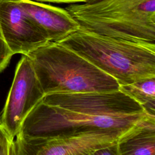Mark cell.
I'll return each mask as SVG.
<instances>
[{
  "label": "cell",
  "mask_w": 155,
  "mask_h": 155,
  "mask_svg": "<svg viewBox=\"0 0 155 155\" xmlns=\"http://www.w3.org/2000/svg\"><path fill=\"white\" fill-rule=\"evenodd\" d=\"M155 116L120 89L45 95L15 137L45 138L104 130L130 131Z\"/></svg>",
  "instance_id": "cell-1"
},
{
  "label": "cell",
  "mask_w": 155,
  "mask_h": 155,
  "mask_svg": "<svg viewBox=\"0 0 155 155\" xmlns=\"http://www.w3.org/2000/svg\"><path fill=\"white\" fill-rule=\"evenodd\" d=\"M57 42L89 61L120 85L155 78V43L114 38L81 28Z\"/></svg>",
  "instance_id": "cell-2"
},
{
  "label": "cell",
  "mask_w": 155,
  "mask_h": 155,
  "mask_svg": "<svg viewBox=\"0 0 155 155\" xmlns=\"http://www.w3.org/2000/svg\"><path fill=\"white\" fill-rule=\"evenodd\" d=\"M27 56L45 95L119 89L114 78L58 42H49Z\"/></svg>",
  "instance_id": "cell-3"
},
{
  "label": "cell",
  "mask_w": 155,
  "mask_h": 155,
  "mask_svg": "<svg viewBox=\"0 0 155 155\" xmlns=\"http://www.w3.org/2000/svg\"><path fill=\"white\" fill-rule=\"evenodd\" d=\"M65 9L84 30L155 43V0H90L71 4Z\"/></svg>",
  "instance_id": "cell-4"
},
{
  "label": "cell",
  "mask_w": 155,
  "mask_h": 155,
  "mask_svg": "<svg viewBox=\"0 0 155 155\" xmlns=\"http://www.w3.org/2000/svg\"><path fill=\"white\" fill-rule=\"evenodd\" d=\"M139 128L130 131L104 130L45 138L15 137L13 155H94Z\"/></svg>",
  "instance_id": "cell-5"
},
{
  "label": "cell",
  "mask_w": 155,
  "mask_h": 155,
  "mask_svg": "<svg viewBox=\"0 0 155 155\" xmlns=\"http://www.w3.org/2000/svg\"><path fill=\"white\" fill-rule=\"evenodd\" d=\"M45 95L29 58L22 55L0 114V123L13 140L27 115Z\"/></svg>",
  "instance_id": "cell-6"
},
{
  "label": "cell",
  "mask_w": 155,
  "mask_h": 155,
  "mask_svg": "<svg viewBox=\"0 0 155 155\" xmlns=\"http://www.w3.org/2000/svg\"><path fill=\"white\" fill-rule=\"evenodd\" d=\"M0 27L13 55L27 56L50 42L18 0H0Z\"/></svg>",
  "instance_id": "cell-7"
},
{
  "label": "cell",
  "mask_w": 155,
  "mask_h": 155,
  "mask_svg": "<svg viewBox=\"0 0 155 155\" xmlns=\"http://www.w3.org/2000/svg\"><path fill=\"white\" fill-rule=\"evenodd\" d=\"M50 42H57L79 28V25L65 9L33 0H18Z\"/></svg>",
  "instance_id": "cell-8"
},
{
  "label": "cell",
  "mask_w": 155,
  "mask_h": 155,
  "mask_svg": "<svg viewBox=\"0 0 155 155\" xmlns=\"http://www.w3.org/2000/svg\"><path fill=\"white\" fill-rule=\"evenodd\" d=\"M119 155L155 154V117L118 143Z\"/></svg>",
  "instance_id": "cell-9"
},
{
  "label": "cell",
  "mask_w": 155,
  "mask_h": 155,
  "mask_svg": "<svg viewBox=\"0 0 155 155\" xmlns=\"http://www.w3.org/2000/svg\"><path fill=\"white\" fill-rule=\"evenodd\" d=\"M119 89L142 105L149 114L155 116V78L122 85Z\"/></svg>",
  "instance_id": "cell-10"
},
{
  "label": "cell",
  "mask_w": 155,
  "mask_h": 155,
  "mask_svg": "<svg viewBox=\"0 0 155 155\" xmlns=\"http://www.w3.org/2000/svg\"><path fill=\"white\" fill-rule=\"evenodd\" d=\"M14 140L0 123V155H13Z\"/></svg>",
  "instance_id": "cell-11"
},
{
  "label": "cell",
  "mask_w": 155,
  "mask_h": 155,
  "mask_svg": "<svg viewBox=\"0 0 155 155\" xmlns=\"http://www.w3.org/2000/svg\"><path fill=\"white\" fill-rule=\"evenodd\" d=\"M13 56V54L8 47L0 27V72L7 67Z\"/></svg>",
  "instance_id": "cell-12"
},
{
  "label": "cell",
  "mask_w": 155,
  "mask_h": 155,
  "mask_svg": "<svg viewBox=\"0 0 155 155\" xmlns=\"http://www.w3.org/2000/svg\"><path fill=\"white\" fill-rule=\"evenodd\" d=\"M94 155H119L118 143L101 148L96 151Z\"/></svg>",
  "instance_id": "cell-13"
},
{
  "label": "cell",
  "mask_w": 155,
  "mask_h": 155,
  "mask_svg": "<svg viewBox=\"0 0 155 155\" xmlns=\"http://www.w3.org/2000/svg\"><path fill=\"white\" fill-rule=\"evenodd\" d=\"M38 2H48L59 4H76L80 2H85L90 0H33Z\"/></svg>",
  "instance_id": "cell-14"
}]
</instances>
